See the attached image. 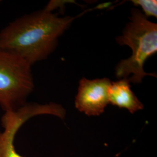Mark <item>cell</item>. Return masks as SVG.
<instances>
[{"label": "cell", "instance_id": "obj_1", "mask_svg": "<svg viewBox=\"0 0 157 157\" xmlns=\"http://www.w3.org/2000/svg\"><path fill=\"white\" fill-rule=\"evenodd\" d=\"M76 17H59L43 10L23 16L0 32V48L20 56L31 66L47 58L58 38Z\"/></svg>", "mask_w": 157, "mask_h": 157}, {"label": "cell", "instance_id": "obj_2", "mask_svg": "<svg viewBox=\"0 0 157 157\" xmlns=\"http://www.w3.org/2000/svg\"><path fill=\"white\" fill-rule=\"evenodd\" d=\"M117 41L119 45H128L132 51L131 56L121 61L115 67L118 78L136 84L141 83L146 76H156L154 73H146L144 64L157 53V23L148 21L137 8H132L129 21Z\"/></svg>", "mask_w": 157, "mask_h": 157}, {"label": "cell", "instance_id": "obj_3", "mask_svg": "<svg viewBox=\"0 0 157 157\" xmlns=\"http://www.w3.org/2000/svg\"><path fill=\"white\" fill-rule=\"evenodd\" d=\"M31 65L20 56L0 48V106L15 111L26 104L33 91Z\"/></svg>", "mask_w": 157, "mask_h": 157}, {"label": "cell", "instance_id": "obj_4", "mask_svg": "<svg viewBox=\"0 0 157 157\" xmlns=\"http://www.w3.org/2000/svg\"><path fill=\"white\" fill-rule=\"evenodd\" d=\"M41 115H50L64 119L67 111L61 104L50 102L45 104L26 103L15 111L5 112L1 118L4 130L0 132V157H23L15 149L16 135L30 118Z\"/></svg>", "mask_w": 157, "mask_h": 157}, {"label": "cell", "instance_id": "obj_5", "mask_svg": "<svg viewBox=\"0 0 157 157\" xmlns=\"http://www.w3.org/2000/svg\"><path fill=\"white\" fill-rule=\"evenodd\" d=\"M111 84L109 78L89 80L82 78L75 97V107L87 116H99L109 104L108 90Z\"/></svg>", "mask_w": 157, "mask_h": 157}, {"label": "cell", "instance_id": "obj_6", "mask_svg": "<svg viewBox=\"0 0 157 157\" xmlns=\"http://www.w3.org/2000/svg\"><path fill=\"white\" fill-rule=\"evenodd\" d=\"M108 100L109 104L126 109L131 113L144 108V105L133 92L129 80L126 78L111 82L108 90Z\"/></svg>", "mask_w": 157, "mask_h": 157}, {"label": "cell", "instance_id": "obj_7", "mask_svg": "<svg viewBox=\"0 0 157 157\" xmlns=\"http://www.w3.org/2000/svg\"><path fill=\"white\" fill-rule=\"evenodd\" d=\"M135 6H139L144 12V15L147 17H157V1L154 0H134L132 1Z\"/></svg>", "mask_w": 157, "mask_h": 157}]
</instances>
